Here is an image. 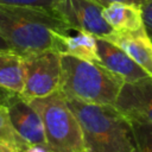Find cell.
<instances>
[{
	"label": "cell",
	"instance_id": "obj_3",
	"mask_svg": "<svg viewBox=\"0 0 152 152\" xmlns=\"http://www.w3.org/2000/svg\"><path fill=\"white\" fill-rule=\"evenodd\" d=\"M59 91L65 97L91 104L114 106L124 81L101 63L62 55Z\"/></svg>",
	"mask_w": 152,
	"mask_h": 152
},
{
	"label": "cell",
	"instance_id": "obj_21",
	"mask_svg": "<svg viewBox=\"0 0 152 152\" xmlns=\"http://www.w3.org/2000/svg\"><path fill=\"white\" fill-rule=\"evenodd\" d=\"M0 49H4V50H10L8 49V46H7V44L4 42V39L0 37Z\"/></svg>",
	"mask_w": 152,
	"mask_h": 152
},
{
	"label": "cell",
	"instance_id": "obj_7",
	"mask_svg": "<svg viewBox=\"0 0 152 152\" xmlns=\"http://www.w3.org/2000/svg\"><path fill=\"white\" fill-rule=\"evenodd\" d=\"M8 109L10 119L18 134L28 145H45L44 126L39 113L20 94L11 93L2 100Z\"/></svg>",
	"mask_w": 152,
	"mask_h": 152
},
{
	"label": "cell",
	"instance_id": "obj_8",
	"mask_svg": "<svg viewBox=\"0 0 152 152\" xmlns=\"http://www.w3.org/2000/svg\"><path fill=\"white\" fill-rule=\"evenodd\" d=\"M114 106L128 119L152 126V76L125 82Z\"/></svg>",
	"mask_w": 152,
	"mask_h": 152
},
{
	"label": "cell",
	"instance_id": "obj_2",
	"mask_svg": "<svg viewBox=\"0 0 152 152\" xmlns=\"http://www.w3.org/2000/svg\"><path fill=\"white\" fill-rule=\"evenodd\" d=\"M65 99L82 128L86 152H137L131 121L115 106Z\"/></svg>",
	"mask_w": 152,
	"mask_h": 152
},
{
	"label": "cell",
	"instance_id": "obj_17",
	"mask_svg": "<svg viewBox=\"0 0 152 152\" xmlns=\"http://www.w3.org/2000/svg\"><path fill=\"white\" fill-rule=\"evenodd\" d=\"M141 10L145 27L150 36H152V0H145V2L141 6Z\"/></svg>",
	"mask_w": 152,
	"mask_h": 152
},
{
	"label": "cell",
	"instance_id": "obj_4",
	"mask_svg": "<svg viewBox=\"0 0 152 152\" xmlns=\"http://www.w3.org/2000/svg\"><path fill=\"white\" fill-rule=\"evenodd\" d=\"M30 103L42 118L51 152H86L82 128L62 91L30 100Z\"/></svg>",
	"mask_w": 152,
	"mask_h": 152
},
{
	"label": "cell",
	"instance_id": "obj_1",
	"mask_svg": "<svg viewBox=\"0 0 152 152\" xmlns=\"http://www.w3.org/2000/svg\"><path fill=\"white\" fill-rule=\"evenodd\" d=\"M70 31L53 11L0 5V37L23 57L49 50L61 52L62 37Z\"/></svg>",
	"mask_w": 152,
	"mask_h": 152
},
{
	"label": "cell",
	"instance_id": "obj_19",
	"mask_svg": "<svg viewBox=\"0 0 152 152\" xmlns=\"http://www.w3.org/2000/svg\"><path fill=\"white\" fill-rule=\"evenodd\" d=\"M25 152H51L45 145H30Z\"/></svg>",
	"mask_w": 152,
	"mask_h": 152
},
{
	"label": "cell",
	"instance_id": "obj_13",
	"mask_svg": "<svg viewBox=\"0 0 152 152\" xmlns=\"http://www.w3.org/2000/svg\"><path fill=\"white\" fill-rule=\"evenodd\" d=\"M61 53L70 55L88 62L100 63L97 38L84 31H77V34L75 36H70V33L63 36L61 40Z\"/></svg>",
	"mask_w": 152,
	"mask_h": 152
},
{
	"label": "cell",
	"instance_id": "obj_10",
	"mask_svg": "<svg viewBox=\"0 0 152 152\" xmlns=\"http://www.w3.org/2000/svg\"><path fill=\"white\" fill-rule=\"evenodd\" d=\"M96 38L100 63L124 82H135L150 76L119 46L102 37Z\"/></svg>",
	"mask_w": 152,
	"mask_h": 152
},
{
	"label": "cell",
	"instance_id": "obj_6",
	"mask_svg": "<svg viewBox=\"0 0 152 152\" xmlns=\"http://www.w3.org/2000/svg\"><path fill=\"white\" fill-rule=\"evenodd\" d=\"M103 7L94 0H59L55 13L71 28L96 37L109 34L113 28L104 20Z\"/></svg>",
	"mask_w": 152,
	"mask_h": 152
},
{
	"label": "cell",
	"instance_id": "obj_5",
	"mask_svg": "<svg viewBox=\"0 0 152 152\" xmlns=\"http://www.w3.org/2000/svg\"><path fill=\"white\" fill-rule=\"evenodd\" d=\"M24 58V89L21 96L27 101L49 96L59 90L62 53L49 50Z\"/></svg>",
	"mask_w": 152,
	"mask_h": 152
},
{
	"label": "cell",
	"instance_id": "obj_22",
	"mask_svg": "<svg viewBox=\"0 0 152 152\" xmlns=\"http://www.w3.org/2000/svg\"><path fill=\"white\" fill-rule=\"evenodd\" d=\"M151 38H152V36H151Z\"/></svg>",
	"mask_w": 152,
	"mask_h": 152
},
{
	"label": "cell",
	"instance_id": "obj_15",
	"mask_svg": "<svg viewBox=\"0 0 152 152\" xmlns=\"http://www.w3.org/2000/svg\"><path fill=\"white\" fill-rule=\"evenodd\" d=\"M134 134L137 152H152V126L144 122L129 119Z\"/></svg>",
	"mask_w": 152,
	"mask_h": 152
},
{
	"label": "cell",
	"instance_id": "obj_14",
	"mask_svg": "<svg viewBox=\"0 0 152 152\" xmlns=\"http://www.w3.org/2000/svg\"><path fill=\"white\" fill-rule=\"evenodd\" d=\"M28 146L13 127L8 109L0 99V152H25Z\"/></svg>",
	"mask_w": 152,
	"mask_h": 152
},
{
	"label": "cell",
	"instance_id": "obj_11",
	"mask_svg": "<svg viewBox=\"0 0 152 152\" xmlns=\"http://www.w3.org/2000/svg\"><path fill=\"white\" fill-rule=\"evenodd\" d=\"M104 20L118 32L137 31L145 26L141 6L114 2L102 11Z\"/></svg>",
	"mask_w": 152,
	"mask_h": 152
},
{
	"label": "cell",
	"instance_id": "obj_16",
	"mask_svg": "<svg viewBox=\"0 0 152 152\" xmlns=\"http://www.w3.org/2000/svg\"><path fill=\"white\" fill-rule=\"evenodd\" d=\"M59 0H0V5L11 6H25V7H37L49 11H53Z\"/></svg>",
	"mask_w": 152,
	"mask_h": 152
},
{
	"label": "cell",
	"instance_id": "obj_18",
	"mask_svg": "<svg viewBox=\"0 0 152 152\" xmlns=\"http://www.w3.org/2000/svg\"><path fill=\"white\" fill-rule=\"evenodd\" d=\"M96 1L99 5H101L103 8L114 4V2H122V4H129V5H138V6H142V4L145 2V0H94Z\"/></svg>",
	"mask_w": 152,
	"mask_h": 152
},
{
	"label": "cell",
	"instance_id": "obj_9",
	"mask_svg": "<svg viewBox=\"0 0 152 152\" xmlns=\"http://www.w3.org/2000/svg\"><path fill=\"white\" fill-rule=\"evenodd\" d=\"M102 38L124 50L142 70L152 76V38L145 26L129 32L113 30Z\"/></svg>",
	"mask_w": 152,
	"mask_h": 152
},
{
	"label": "cell",
	"instance_id": "obj_20",
	"mask_svg": "<svg viewBox=\"0 0 152 152\" xmlns=\"http://www.w3.org/2000/svg\"><path fill=\"white\" fill-rule=\"evenodd\" d=\"M12 91H8V90H6L5 88H2V87H0V99L1 100H4L8 94H11Z\"/></svg>",
	"mask_w": 152,
	"mask_h": 152
},
{
	"label": "cell",
	"instance_id": "obj_12",
	"mask_svg": "<svg viewBox=\"0 0 152 152\" xmlns=\"http://www.w3.org/2000/svg\"><path fill=\"white\" fill-rule=\"evenodd\" d=\"M0 87L17 94L24 89V58L12 50L0 49Z\"/></svg>",
	"mask_w": 152,
	"mask_h": 152
}]
</instances>
